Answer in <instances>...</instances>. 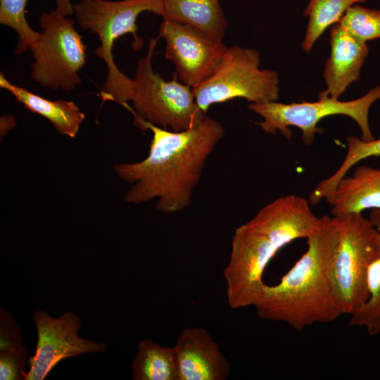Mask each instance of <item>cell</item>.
I'll list each match as a JSON object with an SVG mask.
<instances>
[{
    "mask_svg": "<svg viewBox=\"0 0 380 380\" xmlns=\"http://www.w3.org/2000/svg\"><path fill=\"white\" fill-rule=\"evenodd\" d=\"M135 125L151 130L153 137L144 160L113 166L121 179L132 184L125 201L137 205L156 198V209L161 213L184 210L191 202L207 159L224 137V127L208 116L196 127L179 132L143 121Z\"/></svg>",
    "mask_w": 380,
    "mask_h": 380,
    "instance_id": "1",
    "label": "cell"
},
{
    "mask_svg": "<svg viewBox=\"0 0 380 380\" xmlns=\"http://www.w3.org/2000/svg\"><path fill=\"white\" fill-rule=\"evenodd\" d=\"M339 234L335 217L322 216L318 229L307 238L306 251L278 284L264 286L254 305L260 319L284 322L301 331L342 315L330 279Z\"/></svg>",
    "mask_w": 380,
    "mask_h": 380,
    "instance_id": "2",
    "label": "cell"
},
{
    "mask_svg": "<svg viewBox=\"0 0 380 380\" xmlns=\"http://www.w3.org/2000/svg\"><path fill=\"white\" fill-rule=\"evenodd\" d=\"M73 11L79 26L97 34L101 42L95 54L104 61L108 70L100 94L103 101H113L129 110L134 81L116 66L113 44L120 37L129 33L139 47L137 19L144 12L161 15L160 0H81L73 4Z\"/></svg>",
    "mask_w": 380,
    "mask_h": 380,
    "instance_id": "3",
    "label": "cell"
},
{
    "mask_svg": "<svg viewBox=\"0 0 380 380\" xmlns=\"http://www.w3.org/2000/svg\"><path fill=\"white\" fill-rule=\"evenodd\" d=\"M335 217L339 241L330 267L335 300L342 315H350L369 298L367 274L380 254V234L362 213Z\"/></svg>",
    "mask_w": 380,
    "mask_h": 380,
    "instance_id": "4",
    "label": "cell"
},
{
    "mask_svg": "<svg viewBox=\"0 0 380 380\" xmlns=\"http://www.w3.org/2000/svg\"><path fill=\"white\" fill-rule=\"evenodd\" d=\"M158 39L149 42L146 55L137 63L131 98L134 124L143 121L179 132L198 125L207 116L198 106L192 88L176 80L166 81L151 65Z\"/></svg>",
    "mask_w": 380,
    "mask_h": 380,
    "instance_id": "5",
    "label": "cell"
},
{
    "mask_svg": "<svg viewBox=\"0 0 380 380\" xmlns=\"http://www.w3.org/2000/svg\"><path fill=\"white\" fill-rule=\"evenodd\" d=\"M313 102L283 103L277 101L251 103L248 108L262 118L258 123L267 134L279 131L287 139H291L290 127H296L302 132V141L310 146L315 135L321 133L318 123L324 118L343 115L353 119L361 132V139L371 141L374 139L369 122V112L374 103L380 100V85L370 89L362 96L350 101H339L322 93Z\"/></svg>",
    "mask_w": 380,
    "mask_h": 380,
    "instance_id": "6",
    "label": "cell"
},
{
    "mask_svg": "<svg viewBox=\"0 0 380 380\" xmlns=\"http://www.w3.org/2000/svg\"><path fill=\"white\" fill-rule=\"evenodd\" d=\"M260 56L251 48L228 47L217 70L206 80L192 88L199 108L207 113L210 106L241 98L251 103L277 101V72L260 69Z\"/></svg>",
    "mask_w": 380,
    "mask_h": 380,
    "instance_id": "7",
    "label": "cell"
},
{
    "mask_svg": "<svg viewBox=\"0 0 380 380\" xmlns=\"http://www.w3.org/2000/svg\"><path fill=\"white\" fill-rule=\"evenodd\" d=\"M39 39L31 47V77L44 87L72 90L82 82L80 70L87 62L86 45L74 21L57 9L39 18Z\"/></svg>",
    "mask_w": 380,
    "mask_h": 380,
    "instance_id": "8",
    "label": "cell"
},
{
    "mask_svg": "<svg viewBox=\"0 0 380 380\" xmlns=\"http://www.w3.org/2000/svg\"><path fill=\"white\" fill-rule=\"evenodd\" d=\"M281 248L276 239L253 219L235 229L223 272L231 308L254 306L265 285L263 272Z\"/></svg>",
    "mask_w": 380,
    "mask_h": 380,
    "instance_id": "9",
    "label": "cell"
},
{
    "mask_svg": "<svg viewBox=\"0 0 380 380\" xmlns=\"http://www.w3.org/2000/svg\"><path fill=\"white\" fill-rule=\"evenodd\" d=\"M159 33L165 58L174 63L180 82L191 88L215 72L228 48L198 28L173 20L163 19Z\"/></svg>",
    "mask_w": 380,
    "mask_h": 380,
    "instance_id": "10",
    "label": "cell"
},
{
    "mask_svg": "<svg viewBox=\"0 0 380 380\" xmlns=\"http://www.w3.org/2000/svg\"><path fill=\"white\" fill-rule=\"evenodd\" d=\"M37 330L36 352L28 360L30 369L25 380H43L56 366L68 357L82 354L103 352V342L84 339L78 336L81 327L80 318L68 311L58 318L51 317L42 310L33 316Z\"/></svg>",
    "mask_w": 380,
    "mask_h": 380,
    "instance_id": "11",
    "label": "cell"
},
{
    "mask_svg": "<svg viewBox=\"0 0 380 380\" xmlns=\"http://www.w3.org/2000/svg\"><path fill=\"white\" fill-rule=\"evenodd\" d=\"M173 348L178 380H225L229 377L231 365L205 328L182 330Z\"/></svg>",
    "mask_w": 380,
    "mask_h": 380,
    "instance_id": "12",
    "label": "cell"
},
{
    "mask_svg": "<svg viewBox=\"0 0 380 380\" xmlns=\"http://www.w3.org/2000/svg\"><path fill=\"white\" fill-rule=\"evenodd\" d=\"M329 37L331 52L323 73L326 89L322 92L338 99L360 79L369 47L367 43L354 37L338 23L331 26Z\"/></svg>",
    "mask_w": 380,
    "mask_h": 380,
    "instance_id": "13",
    "label": "cell"
},
{
    "mask_svg": "<svg viewBox=\"0 0 380 380\" xmlns=\"http://www.w3.org/2000/svg\"><path fill=\"white\" fill-rule=\"evenodd\" d=\"M329 204L332 216L380 209V169L357 166L338 182Z\"/></svg>",
    "mask_w": 380,
    "mask_h": 380,
    "instance_id": "14",
    "label": "cell"
},
{
    "mask_svg": "<svg viewBox=\"0 0 380 380\" xmlns=\"http://www.w3.org/2000/svg\"><path fill=\"white\" fill-rule=\"evenodd\" d=\"M0 87L10 92L25 108L47 119L60 134L70 138L77 136L85 115L74 102L45 99L11 83L2 72Z\"/></svg>",
    "mask_w": 380,
    "mask_h": 380,
    "instance_id": "15",
    "label": "cell"
},
{
    "mask_svg": "<svg viewBox=\"0 0 380 380\" xmlns=\"http://www.w3.org/2000/svg\"><path fill=\"white\" fill-rule=\"evenodd\" d=\"M165 20L192 25L222 41L227 21L220 0H160Z\"/></svg>",
    "mask_w": 380,
    "mask_h": 380,
    "instance_id": "16",
    "label": "cell"
},
{
    "mask_svg": "<svg viewBox=\"0 0 380 380\" xmlns=\"http://www.w3.org/2000/svg\"><path fill=\"white\" fill-rule=\"evenodd\" d=\"M133 380H178V366L174 348L163 347L150 339H142L134 356Z\"/></svg>",
    "mask_w": 380,
    "mask_h": 380,
    "instance_id": "17",
    "label": "cell"
},
{
    "mask_svg": "<svg viewBox=\"0 0 380 380\" xmlns=\"http://www.w3.org/2000/svg\"><path fill=\"white\" fill-rule=\"evenodd\" d=\"M346 153L339 167L331 176L318 183L310 194L308 201L311 205H316L324 199L329 203L338 182L353 166L369 157L380 156V138L365 141L350 135L346 138Z\"/></svg>",
    "mask_w": 380,
    "mask_h": 380,
    "instance_id": "18",
    "label": "cell"
},
{
    "mask_svg": "<svg viewBox=\"0 0 380 380\" xmlns=\"http://www.w3.org/2000/svg\"><path fill=\"white\" fill-rule=\"evenodd\" d=\"M367 0H309L303 11L308 24L303 49L309 53L317 40L329 27L339 23L348 9Z\"/></svg>",
    "mask_w": 380,
    "mask_h": 380,
    "instance_id": "19",
    "label": "cell"
},
{
    "mask_svg": "<svg viewBox=\"0 0 380 380\" xmlns=\"http://www.w3.org/2000/svg\"><path fill=\"white\" fill-rule=\"evenodd\" d=\"M368 218L380 234V209H372ZM367 287L369 298L350 315L348 325L363 327L376 336L380 334V254L369 267Z\"/></svg>",
    "mask_w": 380,
    "mask_h": 380,
    "instance_id": "20",
    "label": "cell"
},
{
    "mask_svg": "<svg viewBox=\"0 0 380 380\" xmlns=\"http://www.w3.org/2000/svg\"><path fill=\"white\" fill-rule=\"evenodd\" d=\"M27 0H0V23L13 30L18 37L15 53L20 54L35 43L40 32L34 31L26 18Z\"/></svg>",
    "mask_w": 380,
    "mask_h": 380,
    "instance_id": "21",
    "label": "cell"
},
{
    "mask_svg": "<svg viewBox=\"0 0 380 380\" xmlns=\"http://www.w3.org/2000/svg\"><path fill=\"white\" fill-rule=\"evenodd\" d=\"M338 24L363 42L380 39V9L355 4L348 9Z\"/></svg>",
    "mask_w": 380,
    "mask_h": 380,
    "instance_id": "22",
    "label": "cell"
},
{
    "mask_svg": "<svg viewBox=\"0 0 380 380\" xmlns=\"http://www.w3.org/2000/svg\"><path fill=\"white\" fill-rule=\"evenodd\" d=\"M27 349L20 351L0 353V379H25Z\"/></svg>",
    "mask_w": 380,
    "mask_h": 380,
    "instance_id": "23",
    "label": "cell"
},
{
    "mask_svg": "<svg viewBox=\"0 0 380 380\" xmlns=\"http://www.w3.org/2000/svg\"><path fill=\"white\" fill-rule=\"evenodd\" d=\"M15 118L10 115L1 117V137L5 136L15 126Z\"/></svg>",
    "mask_w": 380,
    "mask_h": 380,
    "instance_id": "24",
    "label": "cell"
},
{
    "mask_svg": "<svg viewBox=\"0 0 380 380\" xmlns=\"http://www.w3.org/2000/svg\"><path fill=\"white\" fill-rule=\"evenodd\" d=\"M56 8L58 11L68 16L74 14L73 4L70 0H55Z\"/></svg>",
    "mask_w": 380,
    "mask_h": 380,
    "instance_id": "25",
    "label": "cell"
}]
</instances>
